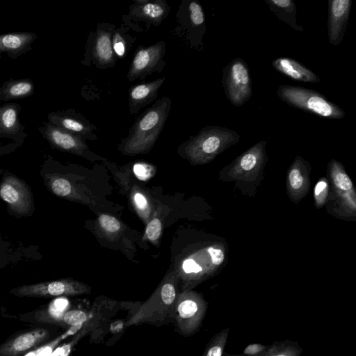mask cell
Wrapping results in <instances>:
<instances>
[{
    "label": "cell",
    "instance_id": "17",
    "mask_svg": "<svg viewBox=\"0 0 356 356\" xmlns=\"http://www.w3.org/2000/svg\"><path fill=\"white\" fill-rule=\"evenodd\" d=\"M111 28H98L92 49V57L99 67L114 65L115 54L113 49Z\"/></svg>",
    "mask_w": 356,
    "mask_h": 356
},
{
    "label": "cell",
    "instance_id": "32",
    "mask_svg": "<svg viewBox=\"0 0 356 356\" xmlns=\"http://www.w3.org/2000/svg\"><path fill=\"white\" fill-rule=\"evenodd\" d=\"M334 166V172L332 175L334 185L341 191H348L353 188V183L348 176L341 170L339 169L336 162L332 164Z\"/></svg>",
    "mask_w": 356,
    "mask_h": 356
},
{
    "label": "cell",
    "instance_id": "4",
    "mask_svg": "<svg viewBox=\"0 0 356 356\" xmlns=\"http://www.w3.org/2000/svg\"><path fill=\"white\" fill-rule=\"evenodd\" d=\"M277 95L287 104L321 118L341 119L345 117L344 111L325 97L314 90L300 86L281 85Z\"/></svg>",
    "mask_w": 356,
    "mask_h": 356
},
{
    "label": "cell",
    "instance_id": "8",
    "mask_svg": "<svg viewBox=\"0 0 356 356\" xmlns=\"http://www.w3.org/2000/svg\"><path fill=\"white\" fill-rule=\"evenodd\" d=\"M92 289L83 282L72 279H62L31 284H24L10 291L21 298H52L76 296L91 293Z\"/></svg>",
    "mask_w": 356,
    "mask_h": 356
},
{
    "label": "cell",
    "instance_id": "15",
    "mask_svg": "<svg viewBox=\"0 0 356 356\" xmlns=\"http://www.w3.org/2000/svg\"><path fill=\"white\" fill-rule=\"evenodd\" d=\"M129 9L132 18L155 25L160 24L170 11L169 6L163 0H135Z\"/></svg>",
    "mask_w": 356,
    "mask_h": 356
},
{
    "label": "cell",
    "instance_id": "9",
    "mask_svg": "<svg viewBox=\"0 0 356 356\" xmlns=\"http://www.w3.org/2000/svg\"><path fill=\"white\" fill-rule=\"evenodd\" d=\"M165 51V43L163 41L138 49L130 65L127 73L128 79H144L147 75L159 71L160 67L163 68L165 65L163 57Z\"/></svg>",
    "mask_w": 356,
    "mask_h": 356
},
{
    "label": "cell",
    "instance_id": "37",
    "mask_svg": "<svg viewBox=\"0 0 356 356\" xmlns=\"http://www.w3.org/2000/svg\"><path fill=\"white\" fill-rule=\"evenodd\" d=\"M268 346V345L261 343H251L245 348L243 354L246 355H256L264 352Z\"/></svg>",
    "mask_w": 356,
    "mask_h": 356
},
{
    "label": "cell",
    "instance_id": "14",
    "mask_svg": "<svg viewBox=\"0 0 356 356\" xmlns=\"http://www.w3.org/2000/svg\"><path fill=\"white\" fill-rule=\"evenodd\" d=\"M49 119L53 125L77 135L85 140L97 139L94 132L97 129V127L79 113L70 111L51 113Z\"/></svg>",
    "mask_w": 356,
    "mask_h": 356
},
{
    "label": "cell",
    "instance_id": "20",
    "mask_svg": "<svg viewBox=\"0 0 356 356\" xmlns=\"http://www.w3.org/2000/svg\"><path fill=\"white\" fill-rule=\"evenodd\" d=\"M44 182L54 195L68 200L79 201L80 195L73 184L67 178L56 174H45Z\"/></svg>",
    "mask_w": 356,
    "mask_h": 356
},
{
    "label": "cell",
    "instance_id": "24",
    "mask_svg": "<svg viewBox=\"0 0 356 356\" xmlns=\"http://www.w3.org/2000/svg\"><path fill=\"white\" fill-rule=\"evenodd\" d=\"M89 312L83 309H70L63 315L61 327L65 328L81 329L87 322Z\"/></svg>",
    "mask_w": 356,
    "mask_h": 356
},
{
    "label": "cell",
    "instance_id": "6",
    "mask_svg": "<svg viewBox=\"0 0 356 356\" xmlns=\"http://www.w3.org/2000/svg\"><path fill=\"white\" fill-rule=\"evenodd\" d=\"M58 327L39 325L16 332L0 344V356H25L55 339Z\"/></svg>",
    "mask_w": 356,
    "mask_h": 356
},
{
    "label": "cell",
    "instance_id": "18",
    "mask_svg": "<svg viewBox=\"0 0 356 356\" xmlns=\"http://www.w3.org/2000/svg\"><path fill=\"white\" fill-rule=\"evenodd\" d=\"M271 64L277 72L296 81L316 83L321 80L313 71L290 58H278Z\"/></svg>",
    "mask_w": 356,
    "mask_h": 356
},
{
    "label": "cell",
    "instance_id": "28",
    "mask_svg": "<svg viewBox=\"0 0 356 356\" xmlns=\"http://www.w3.org/2000/svg\"><path fill=\"white\" fill-rule=\"evenodd\" d=\"M131 201L138 213L145 220H148L151 213V206L147 197L138 191H134L131 195Z\"/></svg>",
    "mask_w": 356,
    "mask_h": 356
},
{
    "label": "cell",
    "instance_id": "30",
    "mask_svg": "<svg viewBox=\"0 0 356 356\" xmlns=\"http://www.w3.org/2000/svg\"><path fill=\"white\" fill-rule=\"evenodd\" d=\"M162 232V224L157 216H154L147 222L145 236L151 243L156 244L159 241Z\"/></svg>",
    "mask_w": 356,
    "mask_h": 356
},
{
    "label": "cell",
    "instance_id": "34",
    "mask_svg": "<svg viewBox=\"0 0 356 356\" xmlns=\"http://www.w3.org/2000/svg\"><path fill=\"white\" fill-rule=\"evenodd\" d=\"M134 172L140 179L147 180L152 176L153 168L145 163H136L134 166Z\"/></svg>",
    "mask_w": 356,
    "mask_h": 356
},
{
    "label": "cell",
    "instance_id": "26",
    "mask_svg": "<svg viewBox=\"0 0 356 356\" xmlns=\"http://www.w3.org/2000/svg\"><path fill=\"white\" fill-rule=\"evenodd\" d=\"M17 113L11 105L0 108V132L11 133L16 130Z\"/></svg>",
    "mask_w": 356,
    "mask_h": 356
},
{
    "label": "cell",
    "instance_id": "25",
    "mask_svg": "<svg viewBox=\"0 0 356 356\" xmlns=\"http://www.w3.org/2000/svg\"><path fill=\"white\" fill-rule=\"evenodd\" d=\"M33 84L27 81H15L7 85L2 90V99L22 97L33 91Z\"/></svg>",
    "mask_w": 356,
    "mask_h": 356
},
{
    "label": "cell",
    "instance_id": "11",
    "mask_svg": "<svg viewBox=\"0 0 356 356\" xmlns=\"http://www.w3.org/2000/svg\"><path fill=\"white\" fill-rule=\"evenodd\" d=\"M44 128V137L56 149L91 161L102 159L90 152L85 140L80 136L53 124H47Z\"/></svg>",
    "mask_w": 356,
    "mask_h": 356
},
{
    "label": "cell",
    "instance_id": "31",
    "mask_svg": "<svg viewBox=\"0 0 356 356\" xmlns=\"http://www.w3.org/2000/svg\"><path fill=\"white\" fill-rule=\"evenodd\" d=\"M301 159L298 157L294 163L293 167L289 174V181L291 188L293 191L300 189L304 184V177L300 168Z\"/></svg>",
    "mask_w": 356,
    "mask_h": 356
},
{
    "label": "cell",
    "instance_id": "7",
    "mask_svg": "<svg viewBox=\"0 0 356 356\" xmlns=\"http://www.w3.org/2000/svg\"><path fill=\"white\" fill-rule=\"evenodd\" d=\"M222 83L227 98L235 106H242L252 97V79L241 58H234L225 67Z\"/></svg>",
    "mask_w": 356,
    "mask_h": 356
},
{
    "label": "cell",
    "instance_id": "22",
    "mask_svg": "<svg viewBox=\"0 0 356 356\" xmlns=\"http://www.w3.org/2000/svg\"><path fill=\"white\" fill-rule=\"evenodd\" d=\"M33 40L31 33H11L0 35V51L17 53L24 50Z\"/></svg>",
    "mask_w": 356,
    "mask_h": 356
},
{
    "label": "cell",
    "instance_id": "33",
    "mask_svg": "<svg viewBox=\"0 0 356 356\" xmlns=\"http://www.w3.org/2000/svg\"><path fill=\"white\" fill-rule=\"evenodd\" d=\"M112 44L115 54L120 58L124 57L126 53V41L118 31L113 34Z\"/></svg>",
    "mask_w": 356,
    "mask_h": 356
},
{
    "label": "cell",
    "instance_id": "1",
    "mask_svg": "<svg viewBox=\"0 0 356 356\" xmlns=\"http://www.w3.org/2000/svg\"><path fill=\"white\" fill-rule=\"evenodd\" d=\"M171 108V99L163 96L139 115L123 138L119 149L125 155L147 154L158 140Z\"/></svg>",
    "mask_w": 356,
    "mask_h": 356
},
{
    "label": "cell",
    "instance_id": "12",
    "mask_svg": "<svg viewBox=\"0 0 356 356\" xmlns=\"http://www.w3.org/2000/svg\"><path fill=\"white\" fill-rule=\"evenodd\" d=\"M352 6L351 0H329L327 33L329 42L334 46L343 40Z\"/></svg>",
    "mask_w": 356,
    "mask_h": 356
},
{
    "label": "cell",
    "instance_id": "19",
    "mask_svg": "<svg viewBox=\"0 0 356 356\" xmlns=\"http://www.w3.org/2000/svg\"><path fill=\"white\" fill-rule=\"evenodd\" d=\"M269 9L282 21L296 31H302L296 20V6L292 0H264Z\"/></svg>",
    "mask_w": 356,
    "mask_h": 356
},
{
    "label": "cell",
    "instance_id": "5",
    "mask_svg": "<svg viewBox=\"0 0 356 356\" xmlns=\"http://www.w3.org/2000/svg\"><path fill=\"white\" fill-rule=\"evenodd\" d=\"M207 307L202 294L192 290L179 292L172 312V323L178 333L183 337H191L197 332Z\"/></svg>",
    "mask_w": 356,
    "mask_h": 356
},
{
    "label": "cell",
    "instance_id": "23",
    "mask_svg": "<svg viewBox=\"0 0 356 356\" xmlns=\"http://www.w3.org/2000/svg\"><path fill=\"white\" fill-rule=\"evenodd\" d=\"M229 332L227 327L216 333L206 345L202 356H222Z\"/></svg>",
    "mask_w": 356,
    "mask_h": 356
},
{
    "label": "cell",
    "instance_id": "3",
    "mask_svg": "<svg viewBox=\"0 0 356 356\" xmlns=\"http://www.w3.org/2000/svg\"><path fill=\"white\" fill-rule=\"evenodd\" d=\"M239 140L240 136L234 130L220 126H207L180 145L179 152L191 164H203Z\"/></svg>",
    "mask_w": 356,
    "mask_h": 356
},
{
    "label": "cell",
    "instance_id": "10",
    "mask_svg": "<svg viewBox=\"0 0 356 356\" xmlns=\"http://www.w3.org/2000/svg\"><path fill=\"white\" fill-rule=\"evenodd\" d=\"M0 197L13 212L19 215H29L34 209L29 186L13 175H6L2 179Z\"/></svg>",
    "mask_w": 356,
    "mask_h": 356
},
{
    "label": "cell",
    "instance_id": "38",
    "mask_svg": "<svg viewBox=\"0 0 356 356\" xmlns=\"http://www.w3.org/2000/svg\"><path fill=\"white\" fill-rule=\"evenodd\" d=\"M71 345L72 343H69L67 345L65 346L66 347V349H65V351H59V352H56L54 350L52 354L50 355V356H68V354H69V350L71 347Z\"/></svg>",
    "mask_w": 356,
    "mask_h": 356
},
{
    "label": "cell",
    "instance_id": "16",
    "mask_svg": "<svg viewBox=\"0 0 356 356\" xmlns=\"http://www.w3.org/2000/svg\"><path fill=\"white\" fill-rule=\"evenodd\" d=\"M165 77L154 81L134 85L129 90V107L131 114H136L149 105L157 97L158 92Z\"/></svg>",
    "mask_w": 356,
    "mask_h": 356
},
{
    "label": "cell",
    "instance_id": "13",
    "mask_svg": "<svg viewBox=\"0 0 356 356\" xmlns=\"http://www.w3.org/2000/svg\"><path fill=\"white\" fill-rule=\"evenodd\" d=\"M70 309V302L65 298L54 300L44 307L19 315L24 322L61 327L64 314Z\"/></svg>",
    "mask_w": 356,
    "mask_h": 356
},
{
    "label": "cell",
    "instance_id": "29",
    "mask_svg": "<svg viewBox=\"0 0 356 356\" xmlns=\"http://www.w3.org/2000/svg\"><path fill=\"white\" fill-rule=\"evenodd\" d=\"M188 13L192 26L204 31V14L201 5L195 1H191L188 5Z\"/></svg>",
    "mask_w": 356,
    "mask_h": 356
},
{
    "label": "cell",
    "instance_id": "21",
    "mask_svg": "<svg viewBox=\"0 0 356 356\" xmlns=\"http://www.w3.org/2000/svg\"><path fill=\"white\" fill-rule=\"evenodd\" d=\"M302 352V348L297 341L286 339L273 342L264 352L256 355L223 353L222 356H301Z\"/></svg>",
    "mask_w": 356,
    "mask_h": 356
},
{
    "label": "cell",
    "instance_id": "2",
    "mask_svg": "<svg viewBox=\"0 0 356 356\" xmlns=\"http://www.w3.org/2000/svg\"><path fill=\"white\" fill-rule=\"evenodd\" d=\"M179 277L175 270L163 277L151 296L131 314L124 327L150 324L156 327L172 323V312L178 296Z\"/></svg>",
    "mask_w": 356,
    "mask_h": 356
},
{
    "label": "cell",
    "instance_id": "36",
    "mask_svg": "<svg viewBox=\"0 0 356 356\" xmlns=\"http://www.w3.org/2000/svg\"><path fill=\"white\" fill-rule=\"evenodd\" d=\"M207 252L211 257L212 264L219 266L224 261L225 255L222 250L211 246L207 248Z\"/></svg>",
    "mask_w": 356,
    "mask_h": 356
},
{
    "label": "cell",
    "instance_id": "35",
    "mask_svg": "<svg viewBox=\"0 0 356 356\" xmlns=\"http://www.w3.org/2000/svg\"><path fill=\"white\" fill-rule=\"evenodd\" d=\"M327 184L325 180H321L316 184L314 189V196L316 203L318 204H324L327 195Z\"/></svg>",
    "mask_w": 356,
    "mask_h": 356
},
{
    "label": "cell",
    "instance_id": "27",
    "mask_svg": "<svg viewBox=\"0 0 356 356\" xmlns=\"http://www.w3.org/2000/svg\"><path fill=\"white\" fill-rule=\"evenodd\" d=\"M97 225L102 232L107 236H115L122 230V223L115 217L108 214H100Z\"/></svg>",
    "mask_w": 356,
    "mask_h": 356
}]
</instances>
